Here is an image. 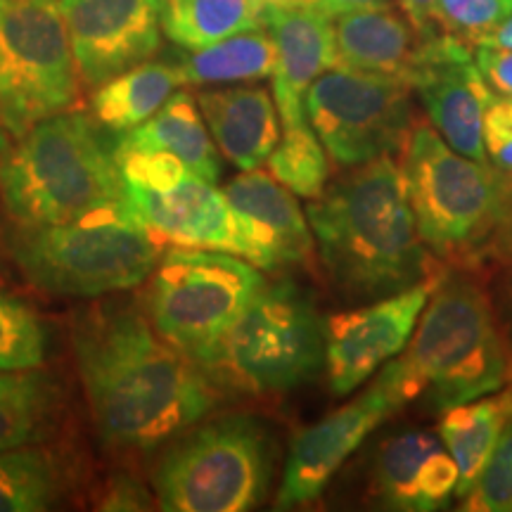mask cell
<instances>
[{"mask_svg": "<svg viewBox=\"0 0 512 512\" xmlns=\"http://www.w3.org/2000/svg\"><path fill=\"white\" fill-rule=\"evenodd\" d=\"M76 368L98 432L119 448H152L216 403L207 373L159 335L136 306L88 311L72 332Z\"/></svg>", "mask_w": 512, "mask_h": 512, "instance_id": "obj_1", "label": "cell"}, {"mask_svg": "<svg viewBox=\"0 0 512 512\" xmlns=\"http://www.w3.org/2000/svg\"><path fill=\"white\" fill-rule=\"evenodd\" d=\"M320 261L347 299H380L446 271L422 240L396 155L354 166L306 209Z\"/></svg>", "mask_w": 512, "mask_h": 512, "instance_id": "obj_2", "label": "cell"}, {"mask_svg": "<svg viewBox=\"0 0 512 512\" xmlns=\"http://www.w3.org/2000/svg\"><path fill=\"white\" fill-rule=\"evenodd\" d=\"M401 406L446 411L512 382V351L482 283L448 268L403 354L382 370Z\"/></svg>", "mask_w": 512, "mask_h": 512, "instance_id": "obj_3", "label": "cell"}, {"mask_svg": "<svg viewBox=\"0 0 512 512\" xmlns=\"http://www.w3.org/2000/svg\"><path fill=\"white\" fill-rule=\"evenodd\" d=\"M425 245L453 271L512 256V181L453 150L430 121H415L401 155Z\"/></svg>", "mask_w": 512, "mask_h": 512, "instance_id": "obj_4", "label": "cell"}, {"mask_svg": "<svg viewBox=\"0 0 512 512\" xmlns=\"http://www.w3.org/2000/svg\"><path fill=\"white\" fill-rule=\"evenodd\" d=\"M17 140L0 157V200L15 223H64L126 197L114 147L88 114H53Z\"/></svg>", "mask_w": 512, "mask_h": 512, "instance_id": "obj_5", "label": "cell"}, {"mask_svg": "<svg viewBox=\"0 0 512 512\" xmlns=\"http://www.w3.org/2000/svg\"><path fill=\"white\" fill-rule=\"evenodd\" d=\"M5 245L31 285L64 297L131 290L162 256L159 240L128 197L64 223H15Z\"/></svg>", "mask_w": 512, "mask_h": 512, "instance_id": "obj_6", "label": "cell"}, {"mask_svg": "<svg viewBox=\"0 0 512 512\" xmlns=\"http://www.w3.org/2000/svg\"><path fill=\"white\" fill-rule=\"evenodd\" d=\"M325 366V320L292 280L264 285L204 373L245 394H285Z\"/></svg>", "mask_w": 512, "mask_h": 512, "instance_id": "obj_7", "label": "cell"}, {"mask_svg": "<svg viewBox=\"0 0 512 512\" xmlns=\"http://www.w3.org/2000/svg\"><path fill=\"white\" fill-rule=\"evenodd\" d=\"M264 285L261 268L238 254L174 247L155 266L150 320L166 342L204 370Z\"/></svg>", "mask_w": 512, "mask_h": 512, "instance_id": "obj_8", "label": "cell"}, {"mask_svg": "<svg viewBox=\"0 0 512 512\" xmlns=\"http://www.w3.org/2000/svg\"><path fill=\"white\" fill-rule=\"evenodd\" d=\"M271 482V446L259 420L228 415L190 432L155 470L159 508L169 512H242Z\"/></svg>", "mask_w": 512, "mask_h": 512, "instance_id": "obj_9", "label": "cell"}, {"mask_svg": "<svg viewBox=\"0 0 512 512\" xmlns=\"http://www.w3.org/2000/svg\"><path fill=\"white\" fill-rule=\"evenodd\" d=\"M76 98L79 72L55 0H0V121L10 138Z\"/></svg>", "mask_w": 512, "mask_h": 512, "instance_id": "obj_10", "label": "cell"}, {"mask_svg": "<svg viewBox=\"0 0 512 512\" xmlns=\"http://www.w3.org/2000/svg\"><path fill=\"white\" fill-rule=\"evenodd\" d=\"M304 112L328 157L342 169L382 155H403L418 121L411 83L342 64L311 83Z\"/></svg>", "mask_w": 512, "mask_h": 512, "instance_id": "obj_11", "label": "cell"}, {"mask_svg": "<svg viewBox=\"0 0 512 512\" xmlns=\"http://www.w3.org/2000/svg\"><path fill=\"white\" fill-rule=\"evenodd\" d=\"M446 273L448 268L373 304L325 320V370L332 394H351L406 349L422 309Z\"/></svg>", "mask_w": 512, "mask_h": 512, "instance_id": "obj_12", "label": "cell"}, {"mask_svg": "<svg viewBox=\"0 0 512 512\" xmlns=\"http://www.w3.org/2000/svg\"><path fill=\"white\" fill-rule=\"evenodd\" d=\"M79 79L100 88L162 48V0H55Z\"/></svg>", "mask_w": 512, "mask_h": 512, "instance_id": "obj_13", "label": "cell"}, {"mask_svg": "<svg viewBox=\"0 0 512 512\" xmlns=\"http://www.w3.org/2000/svg\"><path fill=\"white\" fill-rule=\"evenodd\" d=\"M399 408L401 401L392 387L377 377L373 387L354 401L299 432L292 441L283 484L275 498L278 508H299L318 501L351 453Z\"/></svg>", "mask_w": 512, "mask_h": 512, "instance_id": "obj_14", "label": "cell"}, {"mask_svg": "<svg viewBox=\"0 0 512 512\" xmlns=\"http://www.w3.org/2000/svg\"><path fill=\"white\" fill-rule=\"evenodd\" d=\"M427 119L460 155L489 162L484 150V112L494 91L475 64V48L441 34L427 41V53L411 79Z\"/></svg>", "mask_w": 512, "mask_h": 512, "instance_id": "obj_15", "label": "cell"}, {"mask_svg": "<svg viewBox=\"0 0 512 512\" xmlns=\"http://www.w3.org/2000/svg\"><path fill=\"white\" fill-rule=\"evenodd\" d=\"M126 197L157 240L247 259L249 247L238 214L216 183L190 174L169 190L126 188Z\"/></svg>", "mask_w": 512, "mask_h": 512, "instance_id": "obj_16", "label": "cell"}, {"mask_svg": "<svg viewBox=\"0 0 512 512\" xmlns=\"http://www.w3.org/2000/svg\"><path fill=\"white\" fill-rule=\"evenodd\" d=\"M223 195L247 238V261L261 271H285L313 256V233L294 192L259 169L235 176Z\"/></svg>", "mask_w": 512, "mask_h": 512, "instance_id": "obj_17", "label": "cell"}, {"mask_svg": "<svg viewBox=\"0 0 512 512\" xmlns=\"http://www.w3.org/2000/svg\"><path fill=\"white\" fill-rule=\"evenodd\" d=\"M264 27L275 43L273 100L285 128L309 124L304 98L320 74L337 67L332 17L318 5L264 8Z\"/></svg>", "mask_w": 512, "mask_h": 512, "instance_id": "obj_18", "label": "cell"}, {"mask_svg": "<svg viewBox=\"0 0 512 512\" xmlns=\"http://www.w3.org/2000/svg\"><path fill=\"white\" fill-rule=\"evenodd\" d=\"M458 465L444 441L408 430L384 439L373 460V491L387 508L430 512L456 496Z\"/></svg>", "mask_w": 512, "mask_h": 512, "instance_id": "obj_19", "label": "cell"}, {"mask_svg": "<svg viewBox=\"0 0 512 512\" xmlns=\"http://www.w3.org/2000/svg\"><path fill=\"white\" fill-rule=\"evenodd\" d=\"M337 64L411 83L427 53L422 38L401 8L392 3L335 17Z\"/></svg>", "mask_w": 512, "mask_h": 512, "instance_id": "obj_20", "label": "cell"}, {"mask_svg": "<svg viewBox=\"0 0 512 512\" xmlns=\"http://www.w3.org/2000/svg\"><path fill=\"white\" fill-rule=\"evenodd\" d=\"M211 138L240 171L259 169L280 140V114L264 86H226L197 93Z\"/></svg>", "mask_w": 512, "mask_h": 512, "instance_id": "obj_21", "label": "cell"}, {"mask_svg": "<svg viewBox=\"0 0 512 512\" xmlns=\"http://www.w3.org/2000/svg\"><path fill=\"white\" fill-rule=\"evenodd\" d=\"M119 138L138 147L171 152L202 181L216 183L221 178L219 147L207 131L197 100L185 91H176L145 124L121 133Z\"/></svg>", "mask_w": 512, "mask_h": 512, "instance_id": "obj_22", "label": "cell"}, {"mask_svg": "<svg viewBox=\"0 0 512 512\" xmlns=\"http://www.w3.org/2000/svg\"><path fill=\"white\" fill-rule=\"evenodd\" d=\"M508 384L496 394L479 396L475 401L446 408L439 420V437L458 465L456 496L465 498L482 477L505 413H508Z\"/></svg>", "mask_w": 512, "mask_h": 512, "instance_id": "obj_23", "label": "cell"}, {"mask_svg": "<svg viewBox=\"0 0 512 512\" xmlns=\"http://www.w3.org/2000/svg\"><path fill=\"white\" fill-rule=\"evenodd\" d=\"M178 86H185L178 64L143 62L95 88L93 117L107 131L128 133L145 124Z\"/></svg>", "mask_w": 512, "mask_h": 512, "instance_id": "obj_24", "label": "cell"}, {"mask_svg": "<svg viewBox=\"0 0 512 512\" xmlns=\"http://www.w3.org/2000/svg\"><path fill=\"white\" fill-rule=\"evenodd\" d=\"M176 64L188 86L252 83L273 74L275 43L266 27H256L207 48L185 50Z\"/></svg>", "mask_w": 512, "mask_h": 512, "instance_id": "obj_25", "label": "cell"}, {"mask_svg": "<svg viewBox=\"0 0 512 512\" xmlns=\"http://www.w3.org/2000/svg\"><path fill=\"white\" fill-rule=\"evenodd\" d=\"M264 27L259 0H162L164 36L181 50H200Z\"/></svg>", "mask_w": 512, "mask_h": 512, "instance_id": "obj_26", "label": "cell"}, {"mask_svg": "<svg viewBox=\"0 0 512 512\" xmlns=\"http://www.w3.org/2000/svg\"><path fill=\"white\" fill-rule=\"evenodd\" d=\"M62 491V472L43 448L0 451V512H41L53 508Z\"/></svg>", "mask_w": 512, "mask_h": 512, "instance_id": "obj_27", "label": "cell"}, {"mask_svg": "<svg viewBox=\"0 0 512 512\" xmlns=\"http://www.w3.org/2000/svg\"><path fill=\"white\" fill-rule=\"evenodd\" d=\"M55 387L34 370L0 373V451L41 437L53 413Z\"/></svg>", "mask_w": 512, "mask_h": 512, "instance_id": "obj_28", "label": "cell"}, {"mask_svg": "<svg viewBox=\"0 0 512 512\" xmlns=\"http://www.w3.org/2000/svg\"><path fill=\"white\" fill-rule=\"evenodd\" d=\"M266 164L275 181L304 200H318L328 188L330 157L309 124L285 128Z\"/></svg>", "mask_w": 512, "mask_h": 512, "instance_id": "obj_29", "label": "cell"}, {"mask_svg": "<svg viewBox=\"0 0 512 512\" xmlns=\"http://www.w3.org/2000/svg\"><path fill=\"white\" fill-rule=\"evenodd\" d=\"M48 330L22 299L0 292V373L36 370L46 363Z\"/></svg>", "mask_w": 512, "mask_h": 512, "instance_id": "obj_30", "label": "cell"}, {"mask_svg": "<svg viewBox=\"0 0 512 512\" xmlns=\"http://www.w3.org/2000/svg\"><path fill=\"white\" fill-rule=\"evenodd\" d=\"M508 396L501 434L475 489L463 498V510L512 512V382L508 384Z\"/></svg>", "mask_w": 512, "mask_h": 512, "instance_id": "obj_31", "label": "cell"}, {"mask_svg": "<svg viewBox=\"0 0 512 512\" xmlns=\"http://www.w3.org/2000/svg\"><path fill=\"white\" fill-rule=\"evenodd\" d=\"M510 12L512 0H439V19L444 34L472 48Z\"/></svg>", "mask_w": 512, "mask_h": 512, "instance_id": "obj_32", "label": "cell"}, {"mask_svg": "<svg viewBox=\"0 0 512 512\" xmlns=\"http://www.w3.org/2000/svg\"><path fill=\"white\" fill-rule=\"evenodd\" d=\"M484 150L491 166L512 181V98L494 95L484 112Z\"/></svg>", "mask_w": 512, "mask_h": 512, "instance_id": "obj_33", "label": "cell"}, {"mask_svg": "<svg viewBox=\"0 0 512 512\" xmlns=\"http://www.w3.org/2000/svg\"><path fill=\"white\" fill-rule=\"evenodd\" d=\"M475 64L491 91L512 98V50L477 46Z\"/></svg>", "mask_w": 512, "mask_h": 512, "instance_id": "obj_34", "label": "cell"}, {"mask_svg": "<svg viewBox=\"0 0 512 512\" xmlns=\"http://www.w3.org/2000/svg\"><path fill=\"white\" fill-rule=\"evenodd\" d=\"M152 505L150 491L136 477L119 475L114 477L102 496L100 510H147Z\"/></svg>", "mask_w": 512, "mask_h": 512, "instance_id": "obj_35", "label": "cell"}, {"mask_svg": "<svg viewBox=\"0 0 512 512\" xmlns=\"http://www.w3.org/2000/svg\"><path fill=\"white\" fill-rule=\"evenodd\" d=\"M399 8L422 38L444 34L439 19V0H399Z\"/></svg>", "mask_w": 512, "mask_h": 512, "instance_id": "obj_36", "label": "cell"}, {"mask_svg": "<svg viewBox=\"0 0 512 512\" xmlns=\"http://www.w3.org/2000/svg\"><path fill=\"white\" fill-rule=\"evenodd\" d=\"M384 3H392V0H318L316 5L325 12V15L335 19L339 15H347V12L375 8V5H384Z\"/></svg>", "mask_w": 512, "mask_h": 512, "instance_id": "obj_37", "label": "cell"}, {"mask_svg": "<svg viewBox=\"0 0 512 512\" xmlns=\"http://www.w3.org/2000/svg\"><path fill=\"white\" fill-rule=\"evenodd\" d=\"M477 46H486V48H505L512 50V12L503 19L501 24H496L494 29L486 31V34L479 38ZM475 46V48H477Z\"/></svg>", "mask_w": 512, "mask_h": 512, "instance_id": "obj_38", "label": "cell"}, {"mask_svg": "<svg viewBox=\"0 0 512 512\" xmlns=\"http://www.w3.org/2000/svg\"><path fill=\"white\" fill-rule=\"evenodd\" d=\"M264 8H294V5H316L318 0H259Z\"/></svg>", "mask_w": 512, "mask_h": 512, "instance_id": "obj_39", "label": "cell"}, {"mask_svg": "<svg viewBox=\"0 0 512 512\" xmlns=\"http://www.w3.org/2000/svg\"><path fill=\"white\" fill-rule=\"evenodd\" d=\"M8 150H10V133L5 131L3 121H0V157H3Z\"/></svg>", "mask_w": 512, "mask_h": 512, "instance_id": "obj_40", "label": "cell"}]
</instances>
